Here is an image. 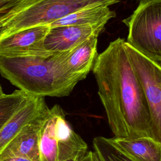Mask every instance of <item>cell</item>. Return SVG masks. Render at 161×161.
Masks as SVG:
<instances>
[{"label": "cell", "instance_id": "obj_1", "mask_svg": "<svg viewBox=\"0 0 161 161\" xmlns=\"http://www.w3.org/2000/svg\"><path fill=\"white\" fill-rule=\"evenodd\" d=\"M125 42L118 38L98 55L92 69L98 94L115 137H152L147 100Z\"/></svg>", "mask_w": 161, "mask_h": 161}, {"label": "cell", "instance_id": "obj_2", "mask_svg": "<svg viewBox=\"0 0 161 161\" xmlns=\"http://www.w3.org/2000/svg\"><path fill=\"white\" fill-rule=\"evenodd\" d=\"M60 53L48 57L0 55V74L30 96H67L78 82L61 65Z\"/></svg>", "mask_w": 161, "mask_h": 161}, {"label": "cell", "instance_id": "obj_3", "mask_svg": "<svg viewBox=\"0 0 161 161\" xmlns=\"http://www.w3.org/2000/svg\"><path fill=\"white\" fill-rule=\"evenodd\" d=\"M119 0H21L0 15V40L19 31L54 21L86 7L114 4Z\"/></svg>", "mask_w": 161, "mask_h": 161}, {"label": "cell", "instance_id": "obj_4", "mask_svg": "<svg viewBox=\"0 0 161 161\" xmlns=\"http://www.w3.org/2000/svg\"><path fill=\"white\" fill-rule=\"evenodd\" d=\"M123 22L128 28L126 42L161 66V0H140Z\"/></svg>", "mask_w": 161, "mask_h": 161}, {"label": "cell", "instance_id": "obj_5", "mask_svg": "<svg viewBox=\"0 0 161 161\" xmlns=\"http://www.w3.org/2000/svg\"><path fill=\"white\" fill-rule=\"evenodd\" d=\"M130 63L147 100L152 136L161 142V66L125 42Z\"/></svg>", "mask_w": 161, "mask_h": 161}, {"label": "cell", "instance_id": "obj_6", "mask_svg": "<svg viewBox=\"0 0 161 161\" xmlns=\"http://www.w3.org/2000/svg\"><path fill=\"white\" fill-rule=\"evenodd\" d=\"M48 26L27 28L0 40V55L48 57L53 53L46 50L44 41Z\"/></svg>", "mask_w": 161, "mask_h": 161}, {"label": "cell", "instance_id": "obj_7", "mask_svg": "<svg viewBox=\"0 0 161 161\" xmlns=\"http://www.w3.org/2000/svg\"><path fill=\"white\" fill-rule=\"evenodd\" d=\"M105 25L99 23L50 28L45 38V47L52 53L67 51L91 37H98L104 30Z\"/></svg>", "mask_w": 161, "mask_h": 161}, {"label": "cell", "instance_id": "obj_8", "mask_svg": "<svg viewBox=\"0 0 161 161\" xmlns=\"http://www.w3.org/2000/svg\"><path fill=\"white\" fill-rule=\"evenodd\" d=\"M49 108L27 123L0 153V161L13 157H23L40 161L38 148L41 126Z\"/></svg>", "mask_w": 161, "mask_h": 161}, {"label": "cell", "instance_id": "obj_9", "mask_svg": "<svg viewBox=\"0 0 161 161\" xmlns=\"http://www.w3.org/2000/svg\"><path fill=\"white\" fill-rule=\"evenodd\" d=\"M97 37L92 36L65 52H61L60 64L77 82L84 79L92 70L97 53Z\"/></svg>", "mask_w": 161, "mask_h": 161}, {"label": "cell", "instance_id": "obj_10", "mask_svg": "<svg viewBox=\"0 0 161 161\" xmlns=\"http://www.w3.org/2000/svg\"><path fill=\"white\" fill-rule=\"evenodd\" d=\"M48 108L44 97L31 96L0 130V153L30 121Z\"/></svg>", "mask_w": 161, "mask_h": 161}, {"label": "cell", "instance_id": "obj_11", "mask_svg": "<svg viewBox=\"0 0 161 161\" xmlns=\"http://www.w3.org/2000/svg\"><path fill=\"white\" fill-rule=\"evenodd\" d=\"M109 140L134 161H161V142L151 136H114Z\"/></svg>", "mask_w": 161, "mask_h": 161}, {"label": "cell", "instance_id": "obj_12", "mask_svg": "<svg viewBox=\"0 0 161 161\" xmlns=\"http://www.w3.org/2000/svg\"><path fill=\"white\" fill-rule=\"evenodd\" d=\"M55 134L57 140V160L74 157H84L87 145L67 123L65 117L58 116L55 123Z\"/></svg>", "mask_w": 161, "mask_h": 161}, {"label": "cell", "instance_id": "obj_13", "mask_svg": "<svg viewBox=\"0 0 161 161\" xmlns=\"http://www.w3.org/2000/svg\"><path fill=\"white\" fill-rule=\"evenodd\" d=\"M109 7L102 5L86 7L54 21L48 26L53 28L69 25L106 24L116 16L114 11Z\"/></svg>", "mask_w": 161, "mask_h": 161}, {"label": "cell", "instance_id": "obj_14", "mask_svg": "<svg viewBox=\"0 0 161 161\" xmlns=\"http://www.w3.org/2000/svg\"><path fill=\"white\" fill-rule=\"evenodd\" d=\"M62 108L55 104L48 111L44 119L39 135L38 148L40 161L57 160V140L55 134L56 118Z\"/></svg>", "mask_w": 161, "mask_h": 161}, {"label": "cell", "instance_id": "obj_15", "mask_svg": "<svg viewBox=\"0 0 161 161\" xmlns=\"http://www.w3.org/2000/svg\"><path fill=\"white\" fill-rule=\"evenodd\" d=\"M30 96L19 89L0 96V130L26 103Z\"/></svg>", "mask_w": 161, "mask_h": 161}, {"label": "cell", "instance_id": "obj_16", "mask_svg": "<svg viewBox=\"0 0 161 161\" xmlns=\"http://www.w3.org/2000/svg\"><path fill=\"white\" fill-rule=\"evenodd\" d=\"M92 145L101 161H134L113 144L108 138L96 136L93 139Z\"/></svg>", "mask_w": 161, "mask_h": 161}, {"label": "cell", "instance_id": "obj_17", "mask_svg": "<svg viewBox=\"0 0 161 161\" xmlns=\"http://www.w3.org/2000/svg\"><path fill=\"white\" fill-rule=\"evenodd\" d=\"M21 0H0V15L12 9Z\"/></svg>", "mask_w": 161, "mask_h": 161}, {"label": "cell", "instance_id": "obj_18", "mask_svg": "<svg viewBox=\"0 0 161 161\" xmlns=\"http://www.w3.org/2000/svg\"><path fill=\"white\" fill-rule=\"evenodd\" d=\"M1 161H32L31 160L23 157H13L5 158Z\"/></svg>", "mask_w": 161, "mask_h": 161}, {"label": "cell", "instance_id": "obj_19", "mask_svg": "<svg viewBox=\"0 0 161 161\" xmlns=\"http://www.w3.org/2000/svg\"><path fill=\"white\" fill-rule=\"evenodd\" d=\"M80 161H92V152H87L86 155Z\"/></svg>", "mask_w": 161, "mask_h": 161}, {"label": "cell", "instance_id": "obj_20", "mask_svg": "<svg viewBox=\"0 0 161 161\" xmlns=\"http://www.w3.org/2000/svg\"><path fill=\"white\" fill-rule=\"evenodd\" d=\"M92 161H101L99 156L94 150L92 152Z\"/></svg>", "mask_w": 161, "mask_h": 161}, {"label": "cell", "instance_id": "obj_21", "mask_svg": "<svg viewBox=\"0 0 161 161\" xmlns=\"http://www.w3.org/2000/svg\"><path fill=\"white\" fill-rule=\"evenodd\" d=\"M84 157H72L66 160H64L63 161H80Z\"/></svg>", "mask_w": 161, "mask_h": 161}, {"label": "cell", "instance_id": "obj_22", "mask_svg": "<svg viewBox=\"0 0 161 161\" xmlns=\"http://www.w3.org/2000/svg\"><path fill=\"white\" fill-rule=\"evenodd\" d=\"M3 94H4V92H3V89H2V87H1V84H0V96L3 95Z\"/></svg>", "mask_w": 161, "mask_h": 161}]
</instances>
